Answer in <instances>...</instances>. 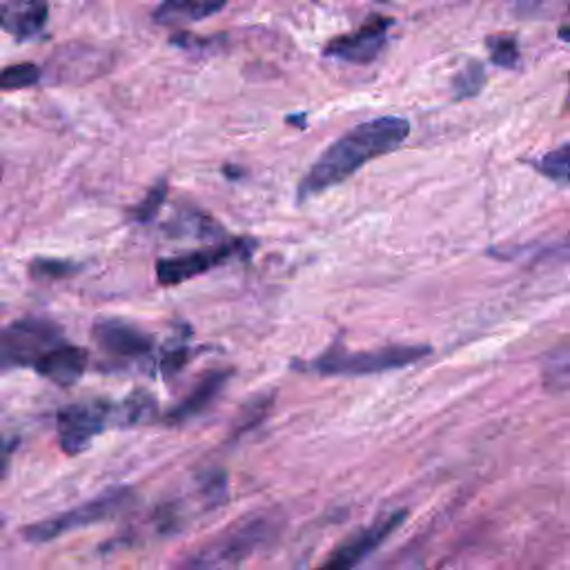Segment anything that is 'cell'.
<instances>
[{
    "instance_id": "8fae6325",
    "label": "cell",
    "mask_w": 570,
    "mask_h": 570,
    "mask_svg": "<svg viewBox=\"0 0 570 570\" xmlns=\"http://www.w3.org/2000/svg\"><path fill=\"white\" fill-rule=\"evenodd\" d=\"M87 365H89V352L80 345H71L65 341V343L51 347L33 365V370L40 376H45L47 381H51L60 387H69L82 379Z\"/></svg>"
},
{
    "instance_id": "6da1fadb",
    "label": "cell",
    "mask_w": 570,
    "mask_h": 570,
    "mask_svg": "<svg viewBox=\"0 0 570 570\" xmlns=\"http://www.w3.org/2000/svg\"><path fill=\"white\" fill-rule=\"evenodd\" d=\"M407 134L410 120L401 116H379L352 127L336 138L305 171L298 183V200H307L345 183L370 160L399 149Z\"/></svg>"
},
{
    "instance_id": "9a60e30c",
    "label": "cell",
    "mask_w": 570,
    "mask_h": 570,
    "mask_svg": "<svg viewBox=\"0 0 570 570\" xmlns=\"http://www.w3.org/2000/svg\"><path fill=\"white\" fill-rule=\"evenodd\" d=\"M156 416V399L147 390H134L122 403H114L111 421L118 425H140Z\"/></svg>"
},
{
    "instance_id": "5b68a950",
    "label": "cell",
    "mask_w": 570,
    "mask_h": 570,
    "mask_svg": "<svg viewBox=\"0 0 570 570\" xmlns=\"http://www.w3.org/2000/svg\"><path fill=\"white\" fill-rule=\"evenodd\" d=\"M65 343L62 327L49 318H18L0 330V370L33 367L51 347Z\"/></svg>"
},
{
    "instance_id": "e0dca14e",
    "label": "cell",
    "mask_w": 570,
    "mask_h": 570,
    "mask_svg": "<svg viewBox=\"0 0 570 570\" xmlns=\"http://www.w3.org/2000/svg\"><path fill=\"white\" fill-rule=\"evenodd\" d=\"M485 85V69L479 60H468L459 73L452 78V91L456 100L474 98Z\"/></svg>"
},
{
    "instance_id": "ffe728a7",
    "label": "cell",
    "mask_w": 570,
    "mask_h": 570,
    "mask_svg": "<svg viewBox=\"0 0 570 570\" xmlns=\"http://www.w3.org/2000/svg\"><path fill=\"white\" fill-rule=\"evenodd\" d=\"M485 47H488V53H490V60L497 65V67H503V69H514L519 65V42L514 36H490L485 40Z\"/></svg>"
},
{
    "instance_id": "603a6c76",
    "label": "cell",
    "mask_w": 570,
    "mask_h": 570,
    "mask_svg": "<svg viewBox=\"0 0 570 570\" xmlns=\"http://www.w3.org/2000/svg\"><path fill=\"white\" fill-rule=\"evenodd\" d=\"M550 0H519L517 2V13L519 16H525V18H532L541 7H546Z\"/></svg>"
},
{
    "instance_id": "ba28073f",
    "label": "cell",
    "mask_w": 570,
    "mask_h": 570,
    "mask_svg": "<svg viewBox=\"0 0 570 570\" xmlns=\"http://www.w3.org/2000/svg\"><path fill=\"white\" fill-rule=\"evenodd\" d=\"M392 22L394 20L387 16H370L358 29L332 38L325 45L323 56L352 65H367L385 49Z\"/></svg>"
},
{
    "instance_id": "8992f818",
    "label": "cell",
    "mask_w": 570,
    "mask_h": 570,
    "mask_svg": "<svg viewBox=\"0 0 570 570\" xmlns=\"http://www.w3.org/2000/svg\"><path fill=\"white\" fill-rule=\"evenodd\" d=\"M256 240L247 236L227 238L223 243H216L205 249H194L178 256H167L156 261V281L165 287L180 285L189 278H196L200 274H207L209 269L225 265L232 258H245L254 252Z\"/></svg>"
},
{
    "instance_id": "7402d4cb",
    "label": "cell",
    "mask_w": 570,
    "mask_h": 570,
    "mask_svg": "<svg viewBox=\"0 0 570 570\" xmlns=\"http://www.w3.org/2000/svg\"><path fill=\"white\" fill-rule=\"evenodd\" d=\"M543 374H546L548 385H552V390H566L568 387L570 370H568V347H566V343H561L559 350L548 356Z\"/></svg>"
},
{
    "instance_id": "44dd1931",
    "label": "cell",
    "mask_w": 570,
    "mask_h": 570,
    "mask_svg": "<svg viewBox=\"0 0 570 570\" xmlns=\"http://www.w3.org/2000/svg\"><path fill=\"white\" fill-rule=\"evenodd\" d=\"M165 196H167V180L160 178L149 191L147 196H142V200L129 212L131 218L136 223H151L156 218V214L160 212L163 203H165Z\"/></svg>"
},
{
    "instance_id": "cb8c5ba5",
    "label": "cell",
    "mask_w": 570,
    "mask_h": 570,
    "mask_svg": "<svg viewBox=\"0 0 570 570\" xmlns=\"http://www.w3.org/2000/svg\"><path fill=\"white\" fill-rule=\"evenodd\" d=\"M9 468V445L0 443V479L7 474Z\"/></svg>"
},
{
    "instance_id": "277c9868",
    "label": "cell",
    "mask_w": 570,
    "mask_h": 570,
    "mask_svg": "<svg viewBox=\"0 0 570 570\" xmlns=\"http://www.w3.org/2000/svg\"><path fill=\"white\" fill-rule=\"evenodd\" d=\"M274 525L267 517H247L218 537L207 541L198 548L183 566L189 568H223V566H238L247 557H252L258 548H263L274 537Z\"/></svg>"
},
{
    "instance_id": "4fadbf2b",
    "label": "cell",
    "mask_w": 570,
    "mask_h": 570,
    "mask_svg": "<svg viewBox=\"0 0 570 570\" xmlns=\"http://www.w3.org/2000/svg\"><path fill=\"white\" fill-rule=\"evenodd\" d=\"M49 18V0H9L0 7V29L16 40L36 38Z\"/></svg>"
},
{
    "instance_id": "9c48e42d",
    "label": "cell",
    "mask_w": 570,
    "mask_h": 570,
    "mask_svg": "<svg viewBox=\"0 0 570 570\" xmlns=\"http://www.w3.org/2000/svg\"><path fill=\"white\" fill-rule=\"evenodd\" d=\"M91 336L105 356L120 363L145 358L154 347V338L147 332L122 318H98Z\"/></svg>"
},
{
    "instance_id": "7a4b0ae2",
    "label": "cell",
    "mask_w": 570,
    "mask_h": 570,
    "mask_svg": "<svg viewBox=\"0 0 570 570\" xmlns=\"http://www.w3.org/2000/svg\"><path fill=\"white\" fill-rule=\"evenodd\" d=\"M430 345L421 343H396V345H383L376 350H361V352H347L338 343L316 356L309 365V370L323 374V376H367V374H381L407 367L412 363H419L430 354Z\"/></svg>"
},
{
    "instance_id": "52a82bcc",
    "label": "cell",
    "mask_w": 570,
    "mask_h": 570,
    "mask_svg": "<svg viewBox=\"0 0 570 570\" xmlns=\"http://www.w3.org/2000/svg\"><path fill=\"white\" fill-rule=\"evenodd\" d=\"M114 414V403L94 399L65 405L56 416L58 443L65 454L76 456L85 452L91 441L107 428Z\"/></svg>"
},
{
    "instance_id": "ac0fdd59",
    "label": "cell",
    "mask_w": 570,
    "mask_h": 570,
    "mask_svg": "<svg viewBox=\"0 0 570 570\" xmlns=\"http://www.w3.org/2000/svg\"><path fill=\"white\" fill-rule=\"evenodd\" d=\"M76 272H80V265L73 261H62V258H33L29 263V276L38 283L60 281V278L73 276Z\"/></svg>"
},
{
    "instance_id": "d4e9b609",
    "label": "cell",
    "mask_w": 570,
    "mask_h": 570,
    "mask_svg": "<svg viewBox=\"0 0 570 570\" xmlns=\"http://www.w3.org/2000/svg\"><path fill=\"white\" fill-rule=\"evenodd\" d=\"M285 120H287V122H298L296 127H305V114H298V116H287Z\"/></svg>"
},
{
    "instance_id": "30bf717a",
    "label": "cell",
    "mask_w": 570,
    "mask_h": 570,
    "mask_svg": "<svg viewBox=\"0 0 570 570\" xmlns=\"http://www.w3.org/2000/svg\"><path fill=\"white\" fill-rule=\"evenodd\" d=\"M407 517V510H396L392 514H387L385 519L358 530L354 537H350L347 541H343L325 561V568H354L358 566L363 559H367L394 530H399L403 525Z\"/></svg>"
},
{
    "instance_id": "3957f363",
    "label": "cell",
    "mask_w": 570,
    "mask_h": 570,
    "mask_svg": "<svg viewBox=\"0 0 570 570\" xmlns=\"http://www.w3.org/2000/svg\"><path fill=\"white\" fill-rule=\"evenodd\" d=\"M136 501V492L127 485H118V488H109L105 492H100L98 497L65 510L60 514H53L49 519L36 521L27 528H22V537L29 543H49L53 539H60L73 530L80 528H89L96 523H102L107 519H114L116 514L125 512L131 503Z\"/></svg>"
},
{
    "instance_id": "5bb4252c",
    "label": "cell",
    "mask_w": 570,
    "mask_h": 570,
    "mask_svg": "<svg viewBox=\"0 0 570 570\" xmlns=\"http://www.w3.org/2000/svg\"><path fill=\"white\" fill-rule=\"evenodd\" d=\"M225 4L227 0H163L154 11V20L165 27H185L218 13Z\"/></svg>"
},
{
    "instance_id": "2e32d148",
    "label": "cell",
    "mask_w": 570,
    "mask_h": 570,
    "mask_svg": "<svg viewBox=\"0 0 570 570\" xmlns=\"http://www.w3.org/2000/svg\"><path fill=\"white\" fill-rule=\"evenodd\" d=\"M532 167L546 178H550L552 183H559L566 187L568 174H570V142H561L557 149L532 160Z\"/></svg>"
},
{
    "instance_id": "7c38bea8",
    "label": "cell",
    "mask_w": 570,
    "mask_h": 570,
    "mask_svg": "<svg viewBox=\"0 0 570 570\" xmlns=\"http://www.w3.org/2000/svg\"><path fill=\"white\" fill-rule=\"evenodd\" d=\"M229 376H232L229 370H214V372H207V374L196 383V387H194L180 403H176L171 410H167V414L163 416V421H165L167 425H180V423H187V421L200 416V414L220 396V392L225 390Z\"/></svg>"
},
{
    "instance_id": "d6986e66",
    "label": "cell",
    "mask_w": 570,
    "mask_h": 570,
    "mask_svg": "<svg viewBox=\"0 0 570 570\" xmlns=\"http://www.w3.org/2000/svg\"><path fill=\"white\" fill-rule=\"evenodd\" d=\"M40 67L33 62H18L0 69V91H16L38 85Z\"/></svg>"
}]
</instances>
